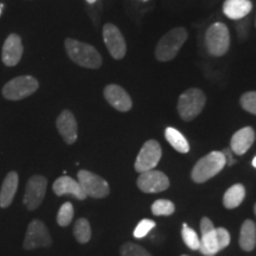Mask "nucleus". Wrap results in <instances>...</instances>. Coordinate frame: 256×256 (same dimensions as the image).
<instances>
[{
  "label": "nucleus",
  "mask_w": 256,
  "mask_h": 256,
  "mask_svg": "<svg viewBox=\"0 0 256 256\" xmlns=\"http://www.w3.org/2000/svg\"><path fill=\"white\" fill-rule=\"evenodd\" d=\"M66 50L69 58L82 68L100 69L102 57L98 51L90 44L68 38L66 40Z\"/></svg>",
  "instance_id": "1"
},
{
  "label": "nucleus",
  "mask_w": 256,
  "mask_h": 256,
  "mask_svg": "<svg viewBox=\"0 0 256 256\" xmlns=\"http://www.w3.org/2000/svg\"><path fill=\"white\" fill-rule=\"evenodd\" d=\"M226 166V162L223 152L214 151L198 160L191 172V178L197 184L206 183L211 178L216 177Z\"/></svg>",
  "instance_id": "2"
},
{
  "label": "nucleus",
  "mask_w": 256,
  "mask_h": 256,
  "mask_svg": "<svg viewBox=\"0 0 256 256\" xmlns=\"http://www.w3.org/2000/svg\"><path fill=\"white\" fill-rule=\"evenodd\" d=\"M188 31L184 28H176L160 40L156 49V57L160 62L174 60L188 40Z\"/></svg>",
  "instance_id": "3"
},
{
  "label": "nucleus",
  "mask_w": 256,
  "mask_h": 256,
  "mask_svg": "<svg viewBox=\"0 0 256 256\" xmlns=\"http://www.w3.org/2000/svg\"><path fill=\"white\" fill-rule=\"evenodd\" d=\"M206 104V94L200 89H188L180 95L178 101V113L184 121H192L203 112Z\"/></svg>",
  "instance_id": "4"
},
{
  "label": "nucleus",
  "mask_w": 256,
  "mask_h": 256,
  "mask_svg": "<svg viewBox=\"0 0 256 256\" xmlns=\"http://www.w3.org/2000/svg\"><path fill=\"white\" fill-rule=\"evenodd\" d=\"M206 49L211 56L220 57L229 51L230 34L229 28L223 23H215L208 28L206 34Z\"/></svg>",
  "instance_id": "5"
},
{
  "label": "nucleus",
  "mask_w": 256,
  "mask_h": 256,
  "mask_svg": "<svg viewBox=\"0 0 256 256\" xmlns=\"http://www.w3.org/2000/svg\"><path fill=\"white\" fill-rule=\"evenodd\" d=\"M40 88V83L32 76H19L6 83L2 96L8 101H20L34 95Z\"/></svg>",
  "instance_id": "6"
},
{
  "label": "nucleus",
  "mask_w": 256,
  "mask_h": 256,
  "mask_svg": "<svg viewBox=\"0 0 256 256\" xmlns=\"http://www.w3.org/2000/svg\"><path fill=\"white\" fill-rule=\"evenodd\" d=\"M78 182L81 185L84 194H87V197L102 200V198L110 196V188L107 180L90 171H87V170L80 171L78 174Z\"/></svg>",
  "instance_id": "7"
},
{
  "label": "nucleus",
  "mask_w": 256,
  "mask_h": 256,
  "mask_svg": "<svg viewBox=\"0 0 256 256\" xmlns=\"http://www.w3.org/2000/svg\"><path fill=\"white\" fill-rule=\"evenodd\" d=\"M52 244L49 230L42 220H34L28 224L23 248L25 250H34L38 248H49Z\"/></svg>",
  "instance_id": "8"
},
{
  "label": "nucleus",
  "mask_w": 256,
  "mask_h": 256,
  "mask_svg": "<svg viewBox=\"0 0 256 256\" xmlns=\"http://www.w3.org/2000/svg\"><path fill=\"white\" fill-rule=\"evenodd\" d=\"M162 146L156 140H150L142 146V151L138 154L136 160V171L139 174H144L146 171H151L158 166L160 159H162Z\"/></svg>",
  "instance_id": "9"
},
{
  "label": "nucleus",
  "mask_w": 256,
  "mask_h": 256,
  "mask_svg": "<svg viewBox=\"0 0 256 256\" xmlns=\"http://www.w3.org/2000/svg\"><path fill=\"white\" fill-rule=\"evenodd\" d=\"M48 179L43 176H34L28 179L24 194V206L28 210L34 211L43 203L46 194Z\"/></svg>",
  "instance_id": "10"
},
{
  "label": "nucleus",
  "mask_w": 256,
  "mask_h": 256,
  "mask_svg": "<svg viewBox=\"0 0 256 256\" xmlns=\"http://www.w3.org/2000/svg\"><path fill=\"white\" fill-rule=\"evenodd\" d=\"M138 188L145 194H159L170 188V179L162 172L151 170L140 174L138 178Z\"/></svg>",
  "instance_id": "11"
},
{
  "label": "nucleus",
  "mask_w": 256,
  "mask_h": 256,
  "mask_svg": "<svg viewBox=\"0 0 256 256\" xmlns=\"http://www.w3.org/2000/svg\"><path fill=\"white\" fill-rule=\"evenodd\" d=\"M104 40L114 60H122L126 56V40H124L119 28L113 24H106L104 28Z\"/></svg>",
  "instance_id": "12"
},
{
  "label": "nucleus",
  "mask_w": 256,
  "mask_h": 256,
  "mask_svg": "<svg viewBox=\"0 0 256 256\" xmlns=\"http://www.w3.org/2000/svg\"><path fill=\"white\" fill-rule=\"evenodd\" d=\"M200 232H202V241L200 252L206 256H215L218 254L220 249L217 244L216 228L210 218L204 217L200 222Z\"/></svg>",
  "instance_id": "13"
},
{
  "label": "nucleus",
  "mask_w": 256,
  "mask_h": 256,
  "mask_svg": "<svg viewBox=\"0 0 256 256\" xmlns=\"http://www.w3.org/2000/svg\"><path fill=\"white\" fill-rule=\"evenodd\" d=\"M104 98L114 110L122 112H130L133 107V101L128 92L122 87L118 84H110L104 88Z\"/></svg>",
  "instance_id": "14"
},
{
  "label": "nucleus",
  "mask_w": 256,
  "mask_h": 256,
  "mask_svg": "<svg viewBox=\"0 0 256 256\" xmlns=\"http://www.w3.org/2000/svg\"><path fill=\"white\" fill-rule=\"evenodd\" d=\"M57 130L60 136L68 145H72L78 142V126L75 115L70 110H63L56 121Z\"/></svg>",
  "instance_id": "15"
},
{
  "label": "nucleus",
  "mask_w": 256,
  "mask_h": 256,
  "mask_svg": "<svg viewBox=\"0 0 256 256\" xmlns=\"http://www.w3.org/2000/svg\"><path fill=\"white\" fill-rule=\"evenodd\" d=\"M23 52L24 46L20 36L16 34H10L2 46V63L6 66H16L22 60Z\"/></svg>",
  "instance_id": "16"
},
{
  "label": "nucleus",
  "mask_w": 256,
  "mask_h": 256,
  "mask_svg": "<svg viewBox=\"0 0 256 256\" xmlns=\"http://www.w3.org/2000/svg\"><path fill=\"white\" fill-rule=\"evenodd\" d=\"M52 190L58 197L72 194V196L78 198V200H84L87 198V194L82 190L78 182L72 177H68V176H64V177L57 179L54 183Z\"/></svg>",
  "instance_id": "17"
},
{
  "label": "nucleus",
  "mask_w": 256,
  "mask_h": 256,
  "mask_svg": "<svg viewBox=\"0 0 256 256\" xmlns=\"http://www.w3.org/2000/svg\"><path fill=\"white\" fill-rule=\"evenodd\" d=\"M255 130L252 127H244L234 134L232 138V151L238 156L246 154L255 142Z\"/></svg>",
  "instance_id": "18"
},
{
  "label": "nucleus",
  "mask_w": 256,
  "mask_h": 256,
  "mask_svg": "<svg viewBox=\"0 0 256 256\" xmlns=\"http://www.w3.org/2000/svg\"><path fill=\"white\" fill-rule=\"evenodd\" d=\"M19 185V176L17 172L12 171L6 176L4 183L0 188V208L2 209H8V208L14 203L16 194L18 191Z\"/></svg>",
  "instance_id": "19"
},
{
  "label": "nucleus",
  "mask_w": 256,
  "mask_h": 256,
  "mask_svg": "<svg viewBox=\"0 0 256 256\" xmlns=\"http://www.w3.org/2000/svg\"><path fill=\"white\" fill-rule=\"evenodd\" d=\"M252 10L250 0H226L223 5L224 14L232 20H241L250 14Z\"/></svg>",
  "instance_id": "20"
},
{
  "label": "nucleus",
  "mask_w": 256,
  "mask_h": 256,
  "mask_svg": "<svg viewBox=\"0 0 256 256\" xmlns=\"http://www.w3.org/2000/svg\"><path fill=\"white\" fill-rule=\"evenodd\" d=\"M240 247L244 252H252L256 247V226L250 220L243 223L240 234Z\"/></svg>",
  "instance_id": "21"
},
{
  "label": "nucleus",
  "mask_w": 256,
  "mask_h": 256,
  "mask_svg": "<svg viewBox=\"0 0 256 256\" xmlns=\"http://www.w3.org/2000/svg\"><path fill=\"white\" fill-rule=\"evenodd\" d=\"M246 198V188L242 184H236L226 192L223 198V204L226 209L232 210L238 208Z\"/></svg>",
  "instance_id": "22"
},
{
  "label": "nucleus",
  "mask_w": 256,
  "mask_h": 256,
  "mask_svg": "<svg viewBox=\"0 0 256 256\" xmlns=\"http://www.w3.org/2000/svg\"><path fill=\"white\" fill-rule=\"evenodd\" d=\"M165 136L170 145H171L176 151L179 153H188L190 151V145H188L186 138L176 128L168 127L165 130Z\"/></svg>",
  "instance_id": "23"
},
{
  "label": "nucleus",
  "mask_w": 256,
  "mask_h": 256,
  "mask_svg": "<svg viewBox=\"0 0 256 256\" xmlns=\"http://www.w3.org/2000/svg\"><path fill=\"white\" fill-rule=\"evenodd\" d=\"M74 236L78 240V242L86 244L92 240V226L88 220L80 218L76 220L74 226Z\"/></svg>",
  "instance_id": "24"
},
{
  "label": "nucleus",
  "mask_w": 256,
  "mask_h": 256,
  "mask_svg": "<svg viewBox=\"0 0 256 256\" xmlns=\"http://www.w3.org/2000/svg\"><path fill=\"white\" fill-rule=\"evenodd\" d=\"M182 236L185 244L188 246V248H190L191 250H200V240L198 238L197 232L194 229L190 228L186 223H184L183 230H182Z\"/></svg>",
  "instance_id": "25"
},
{
  "label": "nucleus",
  "mask_w": 256,
  "mask_h": 256,
  "mask_svg": "<svg viewBox=\"0 0 256 256\" xmlns=\"http://www.w3.org/2000/svg\"><path fill=\"white\" fill-rule=\"evenodd\" d=\"M74 215H75V211H74V206L70 202L64 203L58 211V215H57V223L62 228H66L72 224L74 220Z\"/></svg>",
  "instance_id": "26"
},
{
  "label": "nucleus",
  "mask_w": 256,
  "mask_h": 256,
  "mask_svg": "<svg viewBox=\"0 0 256 256\" xmlns=\"http://www.w3.org/2000/svg\"><path fill=\"white\" fill-rule=\"evenodd\" d=\"M176 211V206L168 200H159L153 203L152 214L154 216H171Z\"/></svg>",
  "instance_id": "27"
},
{
  "label": "nucleus",
  "mask_w": 256,
  "mask_h": 256,
  "mask_svg": "<svg viewBox=\"0 0 256 256\" xmlns=\"http://www.w3.org/2000/svg\"><path fill=\"white\" fill-rule=\"evenodd\" d=\"M121 256H152L145 248L134 243H124L121 247Z\"/></svg>",
  "instance_id": "28"
},
{
  "label": "nucleus",
  "mask_w": 256,
  "mask_h": 256,
  "mask_svg": "<svg viewBox=\"0 0 256 256\" xmlns=\"http://www.w3.org/2000/svg\"><path fill=\"white\" fill-rule=\"evenodd\" d=\"M240 102L246 112L256 115V92H248L243 94Z\"/></svg>",
  "instance_id": "29"
},
{
  "label": "nucleus",
  "mask_w": 256,
  "mask_h": 256,
  "mask_svg": "<svg viewBox=\"0 0 256 256\" xmlns=\"http://www.w3.org/2000/svg\"><path fill=\"white\" fill-rule=\"evenodd\" d=\"M153 228H156V222L151 220H144L138 224V226L134 230V238H144L145 236L148 235Z\"/></svg>",
  "instance_id": "30"
},
{
  "label": "nucleus",
  "mask_w": 256,
  "mask_h": 256,
  "mask_svg": "<svg viewBox=\"0 0 256 256\" xmlns=\"http://www.w3.org/2000/svg\"><path fill=\"white\" fill-rule=\"evenodd\" d=\"M216 236H217V244H218L220 252H222L226 247H229L232 238H230V234L228 230L224 228H216Z\"/></svg>",
  "instance_id": "31"
},
{
  "label": "nucleus",
  "mask_w": 256,
  "mask_h": 256,
  "mask_svg": "<svg viewBox=\"0 0 256 256\" xmlns=\"http://www.w3.org/2000/svg\"><path fill=\"white\" fill-rule=\"evenodd\" d=\"M223 154L226 156V166H232L236 164V160L234 159L232 156V151L230 148H226L223 151Z\"/></svg>",
  "instance_id": "32"
},
{
  "label": "nucleus",
  "mask_w": 256,
  "mask_h": 256,
  "mask_svg": "<svg viewBox=\"0 0 256 256\" xmlns=\"http://www.w3.org/2000/svg\"><path fill=\"white\" fill-rule=\"evenodd\" d=\"M96 2H98V0H87L88 4H95Z\"/></svg>",
  "instance_id": "33"
},
{
  "label": "nucleus",
  "mask_w": 256,
  "mask_h": 256,
  "mask_svg": "<svg viewBox=\"0 0 256 256\" xmlns=\"http://www.w3.org/2000/svg\"><path fill=\"white\" fill-rule=\"evenodd\" d=\"M252 166L256 168V156L254 158V160H252Z\"/></svg>",
  "instance_id": "34"
},
{
  "label": "nucleus",
  "mask_w": 256,
  "mask_h": 256,
  "mask_svg": "<svg viewBox=\"0 0 256 256\" xmlns=\"http://www.w3.org/2000/svg\"><path fill=\"white\" fill-rule=\"evenodd\" d=\"M2 8H4V5H0V16H2Z\"/></svg>",
  "instance_id": "35"
},
{
  "label": "nucleus",
  "mask_w": 256,
  "mask_h": 256,
  "mask_svg": "<svg viewBox=\"0 0 256 256\" xmlns=\"http://www.w3.org/2000/svg\"><path fill=\"white\" fill-rule=\"evenodd\" d=\"M139 2H150V0H139Z\"/></svg>",
  "instance_id": "36"
},
{
  "label": "nucleus",
  "mask_w": 256,
  "mask_h": 256,
  "mask_svg": "<svg viewBox=\"0 0 256 256\" xmlns=\"http://www.w3.org/2000/svg\"><path fill=\"white\" fill-rule=\"evenodd\" d=\"M255 215H256V204H255Z\"/></svg>",
  "instance_id": "37"
},
{
  "label": "nucleus",
  "mask_w": 256,
  "mask_h": 256,
  "mask_svg": "<svg viewBox=\"0 0 256 256\" xmlns=\"http://www.w3.org/2000/svg\"><path fill=\"white\" fill-rule=\"evenodd\" d=\"M183 256H188V255H183Z\"/></svg>",
  "instance_id": "38"
}]
</instances>
